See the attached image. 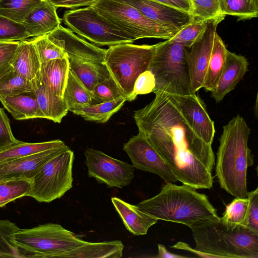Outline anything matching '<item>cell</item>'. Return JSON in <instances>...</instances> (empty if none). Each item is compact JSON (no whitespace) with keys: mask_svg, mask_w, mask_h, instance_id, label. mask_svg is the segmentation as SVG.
I'll return each mask as SVG.
<instances>
[{"mask_svg":"<svg viewBox=\"0 0 258 258\" xmlns=\"http://www.w3.org/2000/svg\"><path fill=\"white\" fill-rule=\"evenodd\" d=\"M56 8L62 7L75 9L81 7L92 6L99 0H46Z\"/></svg>","mask_w":258,"mask_h":258,"instance_id":"46","label":"cell"},{"mask_svg":"<svg viewBox=\"0 0 258 258\" xmlns=\"http://www.w3.org/2000/svg\"><path fill=\"white\" fill-rule=\"evenodd\" d=\"M196 93L172 95L195 132L205 142L212 145L215 133L214 123L207 111L205 103Z\"/></svg>","mask_w":258,"mask_h":258,"instance_id":"17","label":"cell"},{"mask_svg":"<svg viewBox=\"0 0 258 258\" xmlns=\"http://www.w3.org/2000/svg\"><path fill=\"white\" fill-rule=\"evenodd\" d=\"M41 64L36 49L31 39L20 41L11 63L13 70L32 81L39 75Z\"/></svg>","mask_w":258,"mask_h":258,"instance_id":"22","label":"cell"},{"mask_svg":"<svg viewBox=\"0 0 258 258\" xmlns=\"http://www.w3.org/2000/svg\"><path fill=\"white\" fill-rule=\"evenodd\" d=\"M61 20L74 33L98 45L111 46L135 41L93 6L66 11Z\"/></svg>","mask_w":258,"mask_h":258,"instance_id":"8","label":"cell"},{"mask_svg":"<svg viewBox=\"0 0 258 258\" xmlns=\"http://www.w3.org/2000/svg\"><path fill=\"white\" fill-rule=\"evenodd\" d=\"M207 22L192 19L173 37L168 40L189 48L205 32L207 26Z\"/></svg>","mask_w":258,"mask_h":258,"instance_id":"36","label":"cell"},{"mask_svg":"<svg viewBox=\"0 0 258 258\" xmlns=\"http://www.w3.org/2000/svg\"><path fill=\"white\" fill-rule=\"evenodd\" d=\"M158 254L155 257L158 258H185L186 256L176 254L168 251L166 247L162 244L158 245Z\"/></svg>","mask_w":258,"mask_h":258,"instance_id":"49","label":"cell"},{"mask_svg":"<svg viewBox=\"0 0 258 258\" xmlns=\"http://www.w3.org/2000/svg\"><path fill=\"white\" fill-rule=\"evenodd\" d=\"M174 7L191 14L192 11L191 0H152Z\"/></svg>","mask_w":258,"mask_h":258,"instance_id":"47","label":"cell"},{"mask_svg":"<svg viewBox=\"0 0 258 258\" xmlns=\"http://www.w3.org/2000/svg\"><path fill=\"white\" fill-rule=\"evenodd\" d=\"M136 206L158 219L184 224L188 227L199 222L219 219L217 209L205 194L189 185L166 182L155 196Z\"/></svg>","mask_w":258,"mask_h":258,"instance_id":"3","label":"cell"},{"mask_svg":"<svg viewBox=\"0 0 258 258\" xmlns=\"http://www.w3.org/2000/svg\"><path fill=\"white\" fill-rule=\"evenodd\" d=\"M4 181H0V183H2V182H4Z\"/></svg>","mask_w":258,"mask_h":258,"instance_id":"50","label":"cell"},{"mask_svg":"<svg viewBox=\"0 0 258 258\" xmlns=\"http://www.w3.org/2000/svg\"><path fill=\"white\" fill-rule=\"evenodd\" d=\"M54 6L47 2H43L33 9L22 23L30 37L48 34L56 29L61 20Z\"/></svg>","mask_w":258,"mask_h":258,"instance_id":"19","label":"cell"},{"mask_svg":"<svg viewBox=\"0 0 258 258\" xmlns=\"http://www.w3.org/2000/svg\"><path fill=\"white\" fill-rule=\"evenodd\" d=\"M124 245L120 240L85 242L67 252L66 258H119L122 256Z\"/></svg>","mask_w":258,"mask_h":258,"instance_id":"25","label":"cell"},{"mask_svg":"<svg viewBox=\"0 0 258 258\" xmlns=\"http://www.w3.org/2000/svg\"><path fill=\"white\" fill-rule=\"evenodd\" d=\"M93 104L124 97L115 81L110 76L96 84L91 92Z\"/></svg>","mask_w":258,"mask_h":258,"instance_id":"39","label":"cell"},{"mask_svg":"<svg viewBox=\"0 0 258 258\" xmlns=\"http://www.w3.org/2000/svg\"><path fill=\"white\" fill-rule=\"evenodd\" d=\"M31 40L36 49L41 63L67 57L62 49L50 40L47 34L34 37Z\"/></svg>","mask_w":258,"mask_h":258,"instance_id":"37","label":"cell"},{"mask_svg":"<svg viewBox=\"0 0 258 258\" xmlns=\"http://www.w3.org/2000/svg\"><path fill=\"white\" fill-rule=\"evenodd\" d=\"M19 42V41L0 42V79L12 69L11 61Z\"/></svg>","mask_w":258,"mask_h":258,"instance_id":"43","label":"cell"},{"mask_svg":"<svg viewBox=\"0 0 258 258\" xmlns=\"http://www.w3.org/2000/svg\"><path fill=\"white\" fill-rule=\"evenodd\" d=\"M195 249L217 258H258V233L245 226L223 220H207L189 227Z\"/></svg>","mask_w":258,"mask_h":258,"instance_id":"4","label":"cell"},{"mask_svg":"<svg viewBox=\"0 0 258 258\" xmlns=\"http://www.w3.org/2000/svg\"><path fill=\"white\" fill-rule=\"evenodd\" d=\"M227 51L223 41L216 32L203 87L207 91L211 92L215 88L225 65Z\"/></svg>","mask_w":258,"mask_h":258,"instance_id":"27","label":"cell"},{"mask_svg":"<svg viewBox=\"0 0 258 258\" xmlns=\"http://www.w3.org/2000/svg\"><path fill=\"white\" fill-rule=\"evenodd\" d=\"M18 142L13 135L8 117L0 107V150Z\"/></svg>","mask_w":258,"mask_h":258,"instance_id":"44","label":"cell"},{"mask_svg":"<svg viewBox=\"0 0 258 258\" xmlns=\"http://www.w3.org/2000/svg\"><path fill=\"white\" fill-rule=\"evenodd\" d=\"M128 4L148 19L178 32L192 20V15L170 6L152 0H115Z\"/></svg>","mask_w":258,"mask_h":258,"instance_id":"15","label":"cell"},{"mask_svg":"<svg viewBox=\"0 0 258 258\" xmlns=\"http://www.w3.org/2000/svg\"><path fill=\"white\" fill-rule=\"evenodd\" d=\"M68 148L66 145L31 155L0 161V181L32 179L45 162Z\"/></svg>","mask_w":258,"mask_h":258,"instance_id":"16","label":"cell"},{"mask_svg":"<svg viewBox=\"0 0 258 258\" xmlns=\"http://www.w3.org/2000/svg\"><path fill=\"white\" fill-rule=\"evenodd\" d=\"M32 179L10 180L0 183V208L27 196L32 189Z\"/></svg>","mask_w":258,"mask_h":258,"instance_id":"33","label":"cell"},{"mask_svg":"<svg viewBox=\"0 0 258 258\" xmlns=\"http://www.w3.org/2000/svg\"><path fill=\"white\" fill-rule=\"evenodd\" d=\"M74 160V152L69 148L48 160L32 178L27 196L40 203H50L63 196L73 186Z\"/></svg>","mask_w":258,"mask_h":258,"instance_id":"10","label":"cell"},{"mask_svg":"<svg viewBox=\"0 0 258 258\" xmlns=\"http://www.w3.org/2000/svg\"><path fill=\"white\" fill-rule=\"evenodd\" d=\"M69 61L70 71L90 93L96 84L110 77L103 63Z\"/></svg>","mask_w":258,"mask_h":258,"instance_id":"26","label":"cell"},{"mask_svg":"<svg viewBox=\"0 0 258 258\" xmlns=\"http://www.w3.org/2000/svg\"><path fill=\"white\" fill-rule=\"evenodd\" d=\"M222 15L249 20L258 16V0H219Z\"/></svg>","mask_w":258,"mask_h":258,"instance_id":"31","label":"cell"},{"mask_svg":"<svg viewBox=\"0 0 258 258\" xmlns=\"http://www.w3.org/2000/svg\"><path fill=\"white\" fill-rule=\"evenodd\" d=\"M30 37L22 23L0 15V42L22 41Z\"/></svg>","mask_w":258,"mask_h":258,"instance_id":"40","label":"cell"},{"mask_svg":"<svg viewBox=\"0 0 258 258\" xmlns=\"http://www.w3.org/2000/svg\"><path fill=\"white\" fill-rule=\"evenodd\" d=\"M111 202L126 228L135 235H146L158 220L141 211L136 205L118 198L112 197Z\"/></svg>","mask_w":258,"mask_h":258,"instance_id":"20","label":"cell"},{"mask_svg":"<svg viewBox=\"0 0 258 258\" xmlns=\"http://www.w3.org/2000/svg\"><path fill=\"white\" fill-rule=\"evenodd\" d=\"M62 98L69 111L93 104L91 93L69 71Z\"/></svg>","mask_w":258,"mask_h":258,"instance_id":"30","label":"cell"},{"mask_svg":"<svg viewBox=\"0 0 258 258\" xmlns=\"http://www.w3.org/2000/svg\"><path fill=\"white\" fill-rule=\"evenodd\" d=\"M249 63L246 58L228 50L225 63L219 80L211 92L217 103L236 87L248 71Z\"/></svg>","mask_w":258,"mask_h":258,"instance_id":"18","label":"cell"},{"mask_svg":"<svg viewBox=\"0 0 258 258\" xmlns=\"http://www.w3.org/2000/svg\"><path fill=\"white\" fill-rule=\"evenodd\" d=\"M31 82L32 92L36 97L44 118L54 122L60 123L69 111L63 98L54 95L46 88L39 74Z\"/></svg>","mask_w":258,"mask_h":258,"instance_id":"21","label":"cell"},{"mask_svg":"<svg viewBox=\"0 0 258 258\" xmlns=\"http://www.w3.org/2000/svg\"><path fill=\"white\" fill-rule=\"evenodd\" d=\"M49 39L62 49L69 59L103 63L106 49L92 44L60 25L47 34Z\"/></svg>","mask_w":258,"mask_h":258,"instance_id":"14","label":"cell"},{"mask_svg":"<svg viewBox=\"0 0 258 258\" xmlns=\"http://www.w3.org/2000/svg\"><path fill=\"white\" fill-rule=\"evenodd\" d=\"M69 71V61L67 57L42 63L39 76L47 89L62 98Z\"/></svg>","mask_w":258,"mask_h":258,"instance_id":"23","label":"cell"},{"mask_svg":"<svg viewBox=\"0 0 258 258\" xmlns=\"http://www.w3.org/2000/svg\"><path fill=\"white\" fill-rule=\"evenodd\" d=\"M156 45L155 52L148 69L155 79L153 92L163 91L175 95L191 94L187 62V48L168 40Z\"/></svg>","mask_w":258,"mask_h":258,"instance_id":"6","label":"cell"},{"mask_svg":"<svg viewBox=\"0 0 258 258\" xmlns=\"http://www.w3.org/2000/svg\"><path fill=\"white\" fill-rule=\"evenodd\" d=\"M155 86V79L152 73L149 70L144 72L135 81L133 89L134 98L136 99L138 95L153 92Z\"/></svg>","mask_w":258,"mask_h":258,"instance_id":"45","label":"cell"},{"mask_svg":"<svg viewBox=\"0 0 258 258\" xmlns=\"http://www.w3.org/2000/svg\"><path fill=\"white\" fill-rule=\"evenodd\" d=\"M170 247L187 251L194 253L198 257L206 258H217L215 255L208 254L207 253L196 250L195 248H192L188 244L182 241L176 242L173 245L171 246Z\"/></svg>","mask_w":258,"mask_h":258,"instance_id":"48","label":"cell"},{"mask_svg":"<svg viewBox=\"0 0 258 258\" xmlns=\"http://www.w3.org/2000/svg\"><path fill=\"white\" fill-rule=\"evenodd\" d=\"M248 198H236L226 207L222 217L223 220L232 224H240L244 220L248 208Z\"/></svg>","mask_w":258,"mask_h":258,"instance_id":"41","label":"cell"},{"mask_svg":"<svg viewBox=\"0 0 258 258\" xmlns=\"http://www.w3.org/2000/svg\"><path fill=\"white\" fill-rule=\"evenodd\" d=\"M251 130L239 114L223 126L215 165L220 187L236 198H247V170L254 163L248 147Z\"/></svg>","mask_w":258,"mask_h":258,"instance_id":"2","label":"cell"},{"mask_svg":"<svg viewBox=\"0 0 258 258\" xmlns=\"http://www.w3.org/2000/svg\"><path fill=\"white\" fill-rule=\"evenodd\" d=\"M225 17L222 16L208 21L205 32L187 52V62L191 93H196L203 87L217 26Z\"/></svg>","mask_w":258,"mask_h":258,"instance_id":"12","label":"cell"},{"mask_svg":"<svg viewBox=\"0 0 258 258\" xmlns=\"http://www.w3.org/2000/svg\"><path fill=\"white\" fill-rule=\"evenodd\" d=\"M122 149L134 168L154 173L166 182L178 181L159 154L141 133L132 137Z\"/></svg>","mask_w":258,"mask_h":258,"instance_id":"13","label":"cell"},{"mask_svg":"<svg viewBox=\"0 0 258 258\" xmlns=\"http://www.w3.org/2000/svg\"><path fill=\"white\" fill-rule=\"evenodd\" d=\"M92 6L135 41L144 38L168 40L178 33L148 19L136 8L127 4L115 0H99Z\"/></svg>","mask_w":258,"mask_h":258,"instance_id":"9","label":"cell"},{"mask_svg":"<svg viewBox=\"0 0 258 258\" xmlns=\"http://www.w3.org/2000/svg\"><path fill=\"white\" fill-rule=\"evenodd\" d=\"M43 0H0V15L22 23L26 17Z\"/></svg>","mask_w":258,"mask_h":258,"instance_id":"32","label":"cell"},{"mask_svg":"<svg viewBox=\"0 0 258 258\" xmlns=\"http://www.w3.org/2000/svg\"><path fill=\"white\" fill-rule=\"evenodd\" d=\"M247 198V212L240 224L258 233V188L248 192Z\"/></svg>","mask_w":258,"mask_h":258,"instance_id":"42","label":"cell"},{"mask_svg":"<svg viewBox=\"0 0 258 258\" xmlns=\"http://www.w3.org/2000/svg\"><path fill=\"white\" fill-rule=\"evenodd\" d=\"M32 91L31 81L21 76L13 69L0 79V94L16 96Z\"/></svg>","mask_w":258,"mask_h":258,"instance_id":"34","label":"cell"},{"mask_svg":"<svg viewBox=\"0 0 258 258\" xmlns=\"http://www.w3.org/2000/svg\"><path fill=\"white\" fill-rule=\"evenodd\" d=\"M0 102L16 120L45 118L32 92L13 96L0 94Z\"/></svg>","mask_w":258,"mask_h":258,"instance_id":"24","label":"cell"},{"mask_svg":"<svg viewBox=\"0 0 258 258\" xmlns=\"http://www.w3.org/2000/svg\"><path fill=\"white\" fill-rule=\"evenodd\" d=\"M155 94L150 103L134 112L139 133L178 181L196 189L211 188L215 164L211 145L193 130L172 95L163 91Z\"/></svg>","mask_w":258,"mask_h":258,"instance_id":"1","label":"cell"},{"mask_svg":"<svg viewBox=\"0 0 258 258\" xmlns=\"http://www.w3.org/2000/svg\"><path fill=\"white\" fill-rule=\"evenodd\" d=\"M192 19L208 21L222 14L219 0H191Z\"/></svg>","mask_w":258,"mask_h":258,"instance_id":"38","label":"cell"},{"mask_svg":"<svg viewBox=\"0 0 258 258\" xmlns=\"http://www.w3.org/2000/svg\"><path fill=\"white\" fill-rule=\"evenodd\" d=\"M156 45L127 43L111 46L106 49L103 63L126 101L135 99L133 96L135 81L140 74L148 70Z\"/></svg>","mask_w":258,"mask_h":258,"instance_id":"7","label":"cell"},{"mask_svg":"<svg viewBox=\"0 0 258 258\" xmlns=\"http://www.w3.org/2000/svg\"><path fill=\"white\" fill-rule=\"evenodd\" d=\"M60 140L40 143L18 142L0 150V161L27 156L65 146Z\"/></svg>","mask_w":258,"mask_h":258,"instance_id":"29","label":"cell"},{"mask_svg":"<svg viewBox=\"0 0 258 258\" xmlns=\"http://www.w3.org/2000/svg\"><path fill=\"white\" fill-rule=\"evenodd\" d=\"M22 258L63 257L85 241L61 225L48 223L20 229L11 238Z\"/></svg>","mask_w":258,"mask_h":258,"instance_id":"5","label":"cell"},{"mask_svg":"<svg viewBox=\"0 0 258 258\" xmlns=\"http://www.w3.org/2000/svg\"><path fill=\"white\" fill-rule=\"evenodd\" d=\"M19 228L8 220H0V258H22L17 247L11 241L12 235Z\"/></svg>","mask_w":258,"mask_h":258,"instance_id":"35","label":"cell"},{"mask_svg":"<svg viewBox=\"0 0 258 258\" xmlns=\"http://www.w3.org/2000/svg\"><path fill=\"white\" fill-rule=\"evenodd\" d=\"M84 154L89 177L94 178L99 183L109 187L122 188L128 185L135 176V168L126 162L91 148H87Z\"/></svg>","mask_w":258,"mask_h":258,"instance_id":"11","label":"cell"},{"mask_svg":"<svg viewBox=\"0 0 258 258\" xmlns=\"http://www.w3.org/2000/svg\"><path fill=\"white\" fill-rule=\"evenodd\" d=\"M126 99L120 97L114 100L75 108L71 112L85 120L105 123L123 106Z\"/></svg>","mask_w":258,"mask_h":258,"instance_id":"28","label":"cell"}]
</instances>
